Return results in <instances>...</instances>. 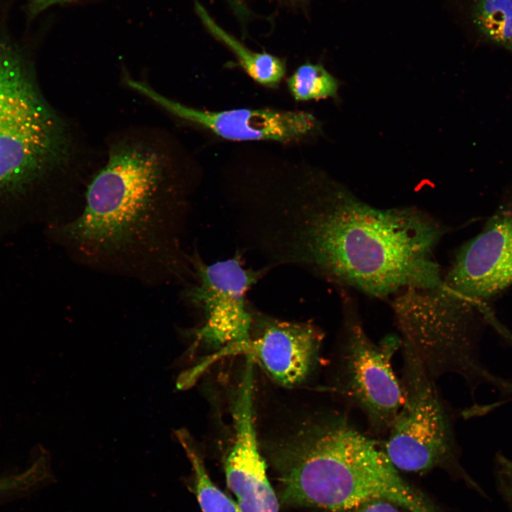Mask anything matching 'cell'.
Returning <instances> with one entry per match:
<instances>
[{
    "mask_svg": "<svg viewBox=\"0 0 512 512\" xmlns=\"http://www.w3.org/2000/svg\"><path fill=\"white\" fill-rule=\"evenodd\" d=\"M249 216L252 247L269 267L295 266L381 299L442 277L437 220L415 207L375 208L324 175L270 183Z\"/></svg>",
    "mask_w": 512,
    "mask_h": 512,
    "instance_id": "cell-1",
    "label": "cell"
},
{
    "mask_svg": "<svg viewBox=\"0 0 512 512\" xmlns=\"http://www.w3.org/2000/svg\"><path fill=\"white\" fill-rule=\"evenodd\" d=\"M343 412H312L270 441L265 453L291 506L341 512L374 500L407 512H444L406 481L378 440Z\"/></svg>",
    "mask_w": 512,
    "mask_h": 512,
    "instance_id": "cell-2",
    "label": "cell"
},
{
    "mask_svg": "<svg viewBox=\"0 0 512 512\" xmlns=\"http://www.w3.org/2000/svg\"><path fill=\"white\" fill-rule=\"evenodd\" d=\"M176 195L159 149L120 142L90 183L83 210L58 233L96 260L154 256L161 250Z\"/></svg>",
    "mask_w": 512,
    "mask_h": 512,
    "instance_id": "cell-3",
    "label": "cell"
},
{
    "mask_svg": "<svg viewBox=\"0 0 512 512\" xmlns=\"http://www.w3.org/2000/svg\"><path fill=\"white\" fill-rule=\"evenodd\" d=\"M72 154L68 127L42 94L32 63L0 33V206L37 199Z\"/></svg>",
    "mask_w": 512,
    "mask_h": 512,
    "instance_id": "cell-4",
    "label": "cell"
},
{
    "mask_svg": "<svg viewBox=\"0 0 512 512\" xmlns=\"http://www.w3.org/2000/svg\"><path fill=\"white\" fill-rule=\"evenodd\" d=\"M402 405L383 447L399 471L426 474L440 469L484 494L459 464L451 411L418 355L402 339Z\"/></svg>",
    "mask_w": 512,
    "mask_h": 512,
    "instance_id": "cell-5",
    "label": "cell"
},
{
    "mask_svg": "<svg viewBox=\"0 0 512 512\" xmlns=\"http://www.w3.org/2000/svg\"><path fill=\"white\" fill-rule=\"evenodd\" d=\"M341 296L343 319L331 389L363 414L370 435L380 437L388 434L402 403L400 380L393 368L401 337L388 335L374 342L351 299L344 292Z\"/></svg>",
    "mask_w": 512,
    "mask_h": 512,
    "instance_id": "cell-6",
    "label": "cell"
},
{
    "mask_svg": "<svg viewBox=\"0 0 512 512\" xmlns=\"http://www.w3.org/2000/svg\"><path fill=\"white\" fill-rule=\"evenodd\" d=\"M511 285L512 204L497 210L461 247L440 282L422 294L437 308L473 314L481 302Z\"/></svg>",
    "mask_w": 512,
    "mask_h": 512,
    "instance_id": "cell-7",
    "label": "cell"
},
{
    "mask_svg": "<svg viewBox=\"0 0 512 512\" xmlns=\"http://www.w3.org/2000/svg\"><path fill=\"white\" fill-rule=\"evenodd\" d=\"M190 261L196 282L188 290L187 297L205 314L197 336L219 350L215 358L233 353L250 338L253 316L246 294L265 270L245 268L240 254L211 264L198 256Z\"/></svg>",
    "mask_w": 512,
    "mask_h": 512,
    "instance_id": "cell-8",
    "label": "cell"
},
{
    "mask_svg": "<svg viewBox=\"0 0 512 512\" xmlns=\"http://www.w3.org/2000/svg\"><path fill=\"white\" fill-rule=\"evenodd\" d=\"M127 84L174 115L228 140L290 142L319 130L318 120L306 112L246 108L202 110L168 99L142 82L129 78Z\"/></svg>",
    "mask_w": 512,
    "mask_h": 512,
    "instance_id": "cell-9",
    "label": "cell"
},
{
    "mask_svg": "<svg viewBox=\"0 0 512 512\" xmlns=\"http://www.w3.org/2000/svg\"><path fill=\"white\" fill-rule=\"evenodd\" d=\"M257 329L233 353H244L257 361L277 383L294 387L315 370L323 341L322 331L308 322L260 316Z\"/></svg>",
    "mask_w": 512,
    "mask_h": 512,
    "instance_id": "cell-10",
    "label": "cell"
},
{
    "mask_svg": "<svg viewBox=\"0 0 512 512\" xmlns=\"http://www.w3.org/2000/svg\"><path fill=\"white\" fill-rule=\"evenodd\" d=\"M253 395L239 393L233 406L234 444L225 464L228 488L242 512H279V498L269 481L257 437Z\"/></svg>",
    "mask_w": 512,
    "mask_h": 512,
    "instance_id": "cell-11",
    "label": "cell"
},
{
    "mask_svg": "<svg viewBox=\"0 0 512 512\" xmlns=\"http://www.w3.org/2000/svg\"><path fill=\"white\" fill-rule=\"evenodd\" d=\"M195 11L206 29L235 55L250 77L259 84L273 87L279 85L286 73L284 61L265 52L253 51L222 28L197 1Z\"/></svg>",
    "mask_w": 512,
    "mask_h": 512,
    "instance_id": "cell-12",
    "label": "cell"
},
{
    "mask_svg": "<svg viewBox=\"0 0 512 512\" xmlns=\"http://www.w3.org/2000/svg\"><path fill=\"white\" fill-rule=\"evenodd\" d=\"M469 15L481 39L512 53V0H472Z\"/></svg>",
    "mask_w": 512,
    "mask_h": 512,
    "instance_id": "cell-13",
    "label": "cell"
},
{
    "mask_svg": "<svg viewBox=\"0 0 512 512\" xmlns=\"http://www.w3.org/2000/svg\"><path fill=\"white\" fill-rule=\"evenodd\" d=\"M287 83L294 99L300 102L336 97L339 87L338 80L322 65L310 63L299 66Z\"/></svg>",
    "mask_w": 512,
    "mask_h": 512,
    "instance_id": "cell-14",
    "label": "cell"
},
{
    "mask_svg": "<svg viewBox=\"0 0 512 512\" xmlns=\"http://www.w3.org/2000/svg\"><path fill=\"white\" fill-rule=\"evenodd\" d=\"M183 444L194 473V493L203 512H242L238 503L223 493L209 477L203 460L187 441Z\"/></svg>",
    "mask_w": 512,
    "mask_h": 512,
    "instance_id": "cell-15",
    "label": "cell"
},
{
    "mask_svg": "<svg viewBox=\"0 0 512 512\" xmlns=\"http://www.w3.org/2000/svg\"><path fill=\"white\" fill-rule=\"evenodd\" d=\"M496 476L498 489L507 503H512V460L498 456Z\"/></svg>",
    "mask_w": 512,
    "mask_h": 512,
    "instance_id": "cell-16",
    "label": "cell"
},
{
    "mask_svg": "<svg viewBox=\"0 0 512 512\" xmlns=\"http://www.w3.org/2000/svg\"><path fill=\"white\" fill-rule=\"evenodd\" d=\"M401 507L387 501L374 500L341 512H404Z\"/></svg>",
    "mask_w": 512,
    "mask_h": 512,
    "instance_id": "cell-17",
    "label": "cell"
},
{
    "mask_svg": "<svg viewBox=\"0 0 512 512\" xmlns=\"http://www.w3.org/2000/svg\"><path fill=\"white\" fill-rule=\"evenodd\" d=\"M29 17L33 18L48 8L75 0H26Z\"/></svg>",
    "mask_w": 512,
    "mask_h": 512,
    "instance_id": "cell-18",
    "label": "cell"
},
{
    "mask_svg": "<svg viewBox=\"0 0 512 512\" xmlns=\"http://www.w3.org/2000/svg\"><path fill=\"white\" fill-rule=\"evenodd\" d=\"M22 482L18 476L0 479V496L7 493L18 491L21 489Z\"/></svg>",
    "mask_w": 512,
    "mask_h": 512,
    "instance_id": "cell-19",
    "label": "cell"
},
{
    "mask_svg": "<svg viewBox=\"0 0 512 512\" xmlns=\"http://www.w3.org/2000/svg\"><path fill=\"white\" fill-rule=\"evenodd\" d=\"M508 506L511 508V511H512V503H508Z\"/></svg>",
    "mask_w": 512,
    "mask_h": 512,
    "instance_id": "cell-20",
    "label": "cell"
}]
</instances>
